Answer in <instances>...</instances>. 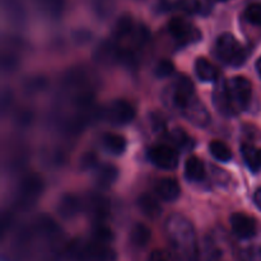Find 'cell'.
<instances>
[{
  "instance_id": "9c48e42d",
  "label": "cell",
  "mask_w": 261,
  "mask_h": 261,
  "mask_svg": "<svg viewBox=\"0 0 261 261\" xmlns=\"http://www.w3.org/2000/svg\"><path fill=\"white\" fill-rule=\"evenodd\" d=\"M152 162L163 170H173L178 165V154L170 145H155L149 152Z\"/></svg>"
},
{
  "instance_id": "836d02e7",
  "label": "cell",
  "mask_w": 261,
  "mask_h": 261,
  "mask_svg": "<svg viewBox=\"0 0 261 261\" xmlns=\"http://www.w3.org/2000/svg\"><path fill=\"white\" fill-rule=\"evenodd\" d=\"M245 261H261V257L256 252H251V254L247 255V259Z\"/></svg>"
},
{
  "instance_id": "44dd1931",
  "label": "cell",
  "mask_w": 261,
  "mask_h": 261,
  "mask_svg": "<svg viewBox=\"0 0 261 261\" xmlns=\"http://www.w3.org/2000/svg\"><path fill=\"white\" fill-rule=\"evenodd\" d=\"M117 176H119V170L115 166L105 165L97 173V181L102 188H109L116 181Z\"/></svg>"
},
{
  "instance_id": "4fadbf2b",
  "label": "cell",
  "mask_w": 261,
  "mask_h": 261,
  "mask_svg": "<svg viewBox=\"0 0 261 261\" xmlns=\"http://www.w3.org/2000/svg\"><path fill=\"white\" fill-rule=\"evenodd\" d=\"M155 193L162 200L165 201H173L180 196L181 189L177 181L173 178L166 177L161 178L155 185Z\"/></svg>"
},
{
  "instance_id": "9a60e30c",
  "label": "cell",
  "mask_w": 261,
  "mask_h": 261,
  "mask_svg": "<svg viewBox=\"0 0 261 261\" xmlns=\"http://www.w3.org/2000/svg\"><path fill=\"white\" fill-rule=\"evenodd\" d=\"M195 73L201 82H214L218 78V70L208 59L199 58L195 61Z\"/></svg>"
},
{
  "instance_id": "cb8c5ba5",
  "label": "cell",
  "mask_w": 261,
  "mask_h": 261,
  "mask_svg": "<svg viewBox=\"0 0 261 261\" xmlns=\"http://www.w3.org/2000/svg\"><path fill=\"white\" fill-rule=\"evenodd\" d=\"M242 157H244L246 165L251 168L252 171H257L260 168L259 163H257V149H255L252 145L245 144L241 148Z\"/></svg>"
},
{
  "instance_id": "52a82bcc",
  "label": "cell",
  "mask_w": 261,
  "mask_h": 261,
  "mask_svg": "<svg viewBox=\"0 0 261 261\" xmlns=\"http://www.w3.org/2000/svg\"><path fill=\"white\" fill-rule=\"evenodd\" d=\"M168 32L181 43L195 42L200 38V32L191 23L182 18H173L168 23Z\"/></svg>"
},
{
  "instance_id": "1f68e13d",
  "label": "cell",
  "mask_w": 261,
  "mask_h": 261,
  "mask_svg": "<svg viewBox=\"0 0 261 261\" xmlns=\"http://www.w3.org/2000/svg\"><path fill=\"white\" fill-rule=\"evenodd\" d=\"M149 261H168V259L165 255V252H162L161 250H154V251L150 254Z\"/></svg>"
},
{
  "instance_id": "5bb4252c",
  "label": "cell",
  "mask_w": 261,
  "mask_h": 261,
  "mask_svg": "<svg viewBox=\"0 0 261 261\" xmlns=\"http://www.w3.org/2000/svg\"><path fill=\"white\" fill-rule=\"evenodd\" d=\"M79 209H81V201L73 194H65L60 199V201H59V214L66 219H70L73 217H75L78 214Z\"/></svg>"
},
{
  "instance_id": "4dcf8cb0",
  "label": "cell",
  "mask_w": 261,
  "mask_h": 261,
  "mask_svg": "<svg viewBox=\"0 0 261 261\" xmlns=\"http://www.w3.org/2000/svg\"><path fill=\"white\" fill-rule=\"evenodd\" d=\"M97 162V157L94 153H88V154L84 155L83 158H82V167L83 168H91L93 167L94 165H96Z\"/></svg>"
},
{
  "instance_id": "3957f363",
  "label": "cell",
  "mask_w": 261,
  "mask_h": 261,
  "mask_svg": "<svg viewBox=\"0 0 261 261\" xmlns=\"http://www.w3.org/2000/svg\"><path fill=\"white\" fill-rule=\"evenodd\" d=\"M166 228H167L168 236L171 237L172 242L175 244H193L194 239V228L191 226L190 222L185 218V217L180 216V214H173L168 218L167 223H166Z\"/></svg>"
},
{
  "instance_id": "d4e9b609",
  "label": "cell",
  "mask_w": 261,
  "mask_h": 261,
  "mask_svg": "<svg viewBox=\"0 0 261 261\" xmlns=\"http://www.w3.org/2000/svg\"><path fill=\"white\" fill-rule=\"evenodd\" d=\"M176 8L188 14H198L203 9L200 0H177Z\"/></svg>"
},
{
  "instance_id": "8992f818",
  "label": "cell",
  "mask_w": 261,
  "mask_h": 261,
  "mask_svg": "<svg viewBox=\"0 0 261 261\" xmlns=\"http://www.w3.org/2000/svg\"><path fill=\"white\" fill-rule=\"evenodd\" d=\"M195 88L191 82V79L186 75H180L176 82L173 83L172 87V94H171V99H172V105L181 111L184 107L189 103L193 98H195Z\"/></svg>"
},
{
  "instance_id": "8d00e7d4",
  "label": "cell",
  "mask_w": 261,
  "mask_h": 261,
  "mask_svg": "<svg viewBox=\"0 0 261 261\" xmlns=\"http://www.w3.org/2000/svg\"><path fill=\"white\" fill-rule=\"evenodd\" d=\"M213 2H227V0H213Z\"/></svg>"
},
{
  "instance_id": "ba28073f",
  "label": "cell",
  "mask_w": 261,
  "mask_h": 261,
  "mask_svg": "<svg viewBox=\"0 0 261 261\" xmlns=\"http://www.w3.org/2000/svg\"><path fill=\"white\" fill-rule=\"evenodd\" d=\"M213 103L219 114L226 115V116H232L233 114H236L237 110L234 107L233 101H232L231 93H229L228 82H217L213 93Z\"/></svg>"
},
{
  "instance_id": "6da1fadb",
  "label": "cell",
  "mask_w": 261,
  "mask_h": 261,
  "mask_svg": "<svg viewBox=\"0 0 261 261\" xmlns=\"http://www.w3.org/2000/svg\"><path fill=\"white\" fill-rule=\"evenodd\" d=\"M214 53L222 63L232 66H240L246 61L245 48L231 33H223L219 36L216 41Z\"/></svg>"
},
{
  "instance_id": "ffe728a7",
  "label": "cell",
  "mask_w": 261,
  "mask_h": 261,
  "mask_svg": "<svg viewBox=\"0 0 261 261\" xmlns=\"http://www.w3.org/2000/svg\"><path fill=\"white\" fill-rule=\"evenodd\" d=\"M103 147L112 154H122L126 148V140L119 134H106L103 137Z\"/></svg>"
},
{
  "instance_id": "7a4b0ae2",
  "label": "cell",
  "mask_w": 261,
  "mask_h": 261,
  "mask_svg": "<svg viewBox=\"0 0 261 261\" xmlns=\"http://www.w3.org/2000/svg\"><path fill=\"white\" fill-rule=\"evenodd\" d=\"M70 257L75 261H115L116 252L105 244L92 242L87 245L73 244L69 250Z\"/></svg>"
},
{
  "instance_id": "f546056e",
  "label": "cell",
  "mask_w": 261,
  "mask_h": 261,
  "mask_svg": "<svg viewBox=\"0 0 261 261\" xmlns=\"http://www.w3.org/2000/svg\"><path fill=\"white\" fill-rule=\"evenodd\" d=\"M38 228H40L45 234H53L55 233L58 227H56L55 222L51 221L50 218L42 217V218H40V221H38Z\"/></svg>"
},
{
  "instance_id": "2e32d148",
  "label": "cell",
  "mask_w": 261,
  "mask_h": 261,
  "mask_svg": "<svg viewBox=\"0 0 261 261\" xmlns=\"http://www.w3.org/2000/svg\"><path fill=\"white\" fill-rule=\"evenodd\" d=\"M185 176L188 180L199 182L205 177V168L198 157H190L185 163Z\"/></svg>"
},
{
  "instance_id": "d590c367",
  "label": "cell",
  "mask_w": 261,
  "mask_h": 261,
  "mask_svg": "<svg viewBox=\"0 0 261 261\" xmlns=\"http://www.w3.org/2000/svg\"><path fill=\"white\" fill-rule=\"evenodd\" d=\"M257 163L261 167V149H257Z\"/></svg>"
},
{
  "instance_id": "8fae6325",
  "label": "cell",
  "mask_w": 261,
  "mask_h": 261,
  "mask_svg": "<svg viewBox=\"0 0 261 261\" xmlns=\"http://www.w3.org/2000/svg\"><path fill=\"white\" fill-rule=\"evenodd\" d=\"M231 227L233 233L242 240L251 239L256 234V222L244 213H234L231 217Z\"/></svg>"
},
{
  "instance_id": "484cf974",
  "label": "cell",
  "mask_w": 261,
  "mask_h": 261,
  "mask_svg": "<svg viewBox=\"0 0 261 261\" xmlns=\"http://www.w3.org/2000/svg\"><path fill=\"white\" fill-rule=\"evenodd\" d=\"M40 7L45 10L48 15H59L63 10V0H38Z\"/></svg>"
},
{
  "instance_id": "30bf717a",
  "label": "cell",
  "mask_w": 261,
  "mask_h": 261,
  "mask_svg": "<svg viewBox=\"0 0 261 261\" xmlns=\"http://www.w3.org/2000/svg\"><path fill=\"white\" fill-rule=\"evenodd\" d=\"M184 115L189 122L195 126L205 127L211 122V115H209L206 107L199 101L198 98H193L182 110Z\"/></svg>"
},
{
  "instance_id": "7402d4cb",
  "label": "cell",
  "mask_w": 261,
  "mask_h": 261,
  "mask_svg": "<svg viewBox=\"0 0 261 261\" xmlns=\"http://www.w3.org/2000/svg\"><path fill=\"white\" fill-rule=\"evenodd\" d=\"M209 150H211V154L216 160L221 161V162H228L232 158V152L228 148V145L224 144L221 140H213V142H211Z\"/></svg>"
},
{
  "instance_id": "83f0119b",
  "label": "cell",
  "mask_w": 261,
  "mask_h": 261,
  "mask_svg": "<svg viewBox=\"0 0 261 261\" xmlns=\"http://www.w3.org/2000/svg\"><path fill=\"white\" fill-rule=\"evenodd\" d=\"M245 18L255 25H261V4H251L245 10Z\"/></svg>"
},
{
  "instance_id": "7c38bea8",
  "label": "cell",
  "mask_w": 261,
  "mask_h": 261,
  "mask_svg": "<svg viewBox=\"0 0 261 261\" xmlns=\"http://www.w3.org/2000/svg\"><path fill=\"white\" fill-rule=\"evenodd\" d=\"M43 182L37 175H30L23 178L19 189L20 201L24 204L35 203L36 199L42 194Z\"/></svg>"
},
{
  "instance_id": "277c9868",
  "label": "cell",
  "mask_w": 261,
  "mask_h": 261,
  "mask_svg": "<svg viewBox=\"0 0 261 261\" xmlns=\"http://www.w3.org/2000/svg\"><path fill=\"white\" fill-rule=\"evenodd\" d=\"M228 88L236 110L246 109L252 96V86L249 79L245 76H234L228 82Z\"/></svg>"
},
{
  "instance_id": "d6a6232c",
  "label": "cell",
  "mask_w": 261,
  "mask_h": 261,
  "mask_svg": "<svg viewBox=\"0 0 261 261\" xmlns=\"http://www.w3.org/2000/svg\"><path fill=\"white\" fill-rule=\"evenodd\" d=\"M254 203L256 204V206L261 209V188L257 189L254 194Z\"/></svg>"
},
{
  "instance_id": "d6986e66",
  "label": "cell",
  "mask_w": 261,
  "mask_h": 261,
  "mask_svg": "<svg viewBox=\"0 0 261 261\" xmlns=\"http://www.w3.org/2000/svg\"><path fill=\"white\" fill-rule=\"evenodd\" d=\"M88 208L89 213H91L92 217H93L94 219H97V221H102V219H105L109 216V203H107V200H105L103 198H101V196H93V198L89 200Z\"/></svg>"
},
{
  "instance_id": "5b68a950",
  "label": "cell",
  "mask_w": 261,
  "mask_h": 261,
  "mask_svg": "<svg viewBox=\"0 0 261 261\" xmlns=\"http://www.w3.org/2000/svg\"><path fill=\"white\" fill-rule=\"evenodd\" d=\"M105 117L114 125H126L135 117V110L125 99H117L110 103L105 111Z\"/></svg>"
},
{
  "instance_id": "e575fe53",
  "label": "cell",
  "mask_w": 261,
  "mask_h": 261,
  "mask_svg": "<svg viewBox=\"0 0 261 261\" xmlns=\"http://www.w3.org/2000/svg\"><path fill=\"white\" fill-rule=\"evenodd\" d=\"M256 70H257V74L261 76V56L259 58V60H257L256 63Z\"/></svg>"
},
{
  "instance_id": "ac0fdd59",
  "label": "cell",
  "mask_w": 261,
  "mask_h": 261,
  "mask_svg": "<svg viewBox=\"0 0 261 261\" xmlns=\"http://www.w3.org/2000/svg\"><path fill=\"white\" fill-rule=\"evenodd\" d=\"M150 237H152V232H150L149 227L143 223L135 224L132 229V233H130V240L138 247L147 246L150 241Z\"/></svg>"
},
{
  "instance_id": "4316f807",
  "label": "cell",
  "mask_w": 261,
  "mask_h": 261,
  "mask_svg": "<svg viewBox=\"0 0 261 261\" xmlns=\"http://www.w3.org/2000/svg\"><path fill=\"white\" fill-rule=\"evenodd\" d=\"M93 239L96 242L107 245L109 242H111L114 240V232L109 227L99 226L93 231Z\"/></svg>"
},
{
  "instance_id": "e0dca14e",
  "label": "cell",
  "mask_w": 261,
  "mask_h": 261,
  "mask_svg": "<svg viewBox=\"0 0 261 261\" xmlns=\"http://www.w3.org/2000/svg\"><path fill=\"white\" fill-rule=\"evenodd\" d=\"M138 206L143 212V214L149 217V218H158L162 214L161 204L153 196L148 195V194L140 196L139 200H138Z\"/></svg>"
},
{
  "instance_id": "f1b7e54d",
  "label": "cell",
  "mask_w": 261,
  "mask_h": 261,
  "mask_svg": "<svg viewBox=\"0 0 261 261\" xmlns=\"http://www.w3.org/2000/svg\"><path fill=\"white\" fill-rule=\"evenodd\" d=\"M175 71V66L170 60H161L154 69V73L158 78H166L170 76Z\"/></svg>"
},
{
  "instance_id": "603a6c76",
  "label": "cell",
  "mask_w": 261,
  "mask_h": 261,
  "mask_svg": "<svg viewBox=\"0 0 261 261\" xmlns=\"http://www.w3.org/2000/svg\"><path fill=\"white\" fill-rule=\"evenodd\" d=\"M170 138L171 142H172L176 147L184 148V149H188V148L193 147V140H191L190 137L186 134L185 130L180 129V127H177V129H175L173 132H171Z\"/></svg>"
}]
</instances>
